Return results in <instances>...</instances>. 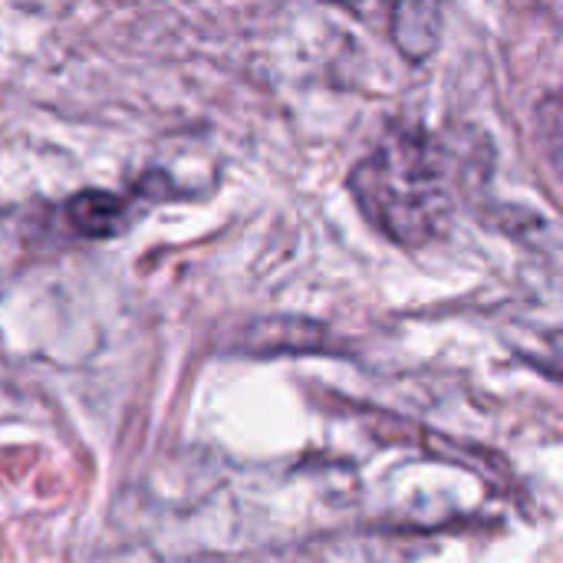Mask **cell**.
Returning <instances> with one entry per match:
<instances>
[{
    "label": "cell",
    "mask_w": 563,
    "mask_h": 563,
    "mask_svg": "<svg viewBox=\"0 0 563 563\" xmlns=\"http://www.w3.org/2000/svg\"><path fill=\"white\" fill-rule=\"evenodd\" d=\"M442 10L432 3H406L393 10V40L409 59H426L439 46Z\"/></svg>",
    "instance_id": "cell-4"
},
{
    "label": "cell",
    "mask_w": 563,
    "mask_h": 563,
    "mask_svg": "<svg viewBox=\"0 0 563 563\" xmlns=\"http://www.w3.org/2000/svg\"><path fill=\"white\" fill-rule=\"evenodd\" d=\"M459 188V155L416 125L386 132L350 175V191L373 228L406 247H419L445 228Z\"/></svg>",
    "instance_id": "cell-1"
},
{
    "label": "cell",
    "mask_w": 563,
    "mask_h": 563,
    "mask_svg": "<svg viewBox=\"0 0 563 563\" xmlns=\"http://www.w3.org/2000/svg\"><path fill=\"white\" fill-rule=\"evenodd\" d=\"M327 327L313 320H290V317H274V320H254L244 330V350L247 353H313L327 350L330 343Z\"/></svg>",
    "instance_id": "cell-2"
},
{
    "label": "cell",
    "mask_w": 563,
    "mask_h": 563,
    "mask_svg": "<svg viewBox=\"0 0 563 563\" xmlns=\"http://www.w3.org/2000/svg\"><path fill=\"white\" fill-rule=\"evenodd\" d=\"M66 218H69V224L82 238L102 241V238H115L129 224L132 211H129V201L125 198H119L112 191H96L92 188V191H79L66 205Z\"/></svg>",
    "instance_id": "cell-3"
}]
</instances>
